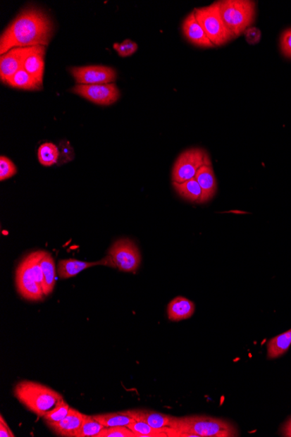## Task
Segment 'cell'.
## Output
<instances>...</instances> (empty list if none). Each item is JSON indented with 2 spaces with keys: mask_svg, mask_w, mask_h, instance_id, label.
I'll use <instances>...</instances> for the list:
<instances>
[{
  "mask_svg": "<svg viewBox=\"0 0 291 437\" xmlns=\"http://www.w3.org/2000/svg\"><path fill=\"white\" fill-rule=\"evenodd\" d=\"M135 420L142 421L154 429H174L175 417L147 410L126 411Z\"/></svg>",
  "mask_w": 291,
  "mask_h": 437,
  "instance_id": "14",
  "label": "cell"
},
{
  "mask_svg": "<svg viewBox=\"0 0 291 437\" xmlns=\"http://www.w3.org/2000/svg\"><path fill=\"white\" fill-rule=\"evenodd\" d=\"M212 165L204 149L194 148L185 150L175 161L172 170L173 182L182 183L193 179L202 166Z\"/></svg>",
  "mask_w": 291,
  "mask_h": 437,
  "instance_id": "7",
  "label": "cell"
},
{
  "mask_svg": "<svg viewBox=\"0 0 291 437\" xmlns=\"http://www.w3.org/2000/svg\"><path fill=\"white\" fill-rule=\"evenodd\" d=\"M97 437H137V436L126 426H116L105 428Z\"/></svg>",
  "mask_w": 291,
  "mask_h": 437,
  "instance_id": "28",
  "label": "cell"
},
{
  "mask_svg": "<svg viewBox=\"0 0 291 437\" xmlns=\"http://www.w3.org/2000/svg\"><path fill=\"white\" fill-rule=\"evenodd\" d=\"M33 47H16L0 57V79L6 83L11 77L23 68L25 59L31 54Z\"/></svg>",
  "mask_w": 291,
  "mask_h": 437,
  "instance_id": "11",
  "label": "cell"
},
{
  "mask_svg": "<svg viewBox=\"0 0 291 437\" xmlns=\"http://www.w3.org/2000/svg\"><path fill=\"white\" fill-rule=\"evenodd\" d=\"M16 288L18 295L29 301L43 300L42 286L37 281L35 273L32 269L29 255L18 264L16 276Z\"/></svg>",
  "mask_w": 291,
  "mask_h": 437,
  "instance_id": "8",
  "label": "cell"
},
{
  "mask_svg": "<svg viewBox=\"0 0 291 437\" xmlns=\"http://www.w3.org/2000/svg\"><path fill=\"white\" fill-rule=\"evenodd\" d=\"M95 266H102L101 260L98 262H85L78 259H63L58 264V274L61 278L66 280L77 276L81 271Z\"/></svg>",
  "mask_w": 291,
  "mask_h": 437,
  "instance_id": "18",
  "label": "cell"
},
{
  "mask_svg": "<svg viewBox=\"0 0 291 437\" xmlns=\"http://www.w3.org/2000/svg\"><path fill=\"white\" fill-rule=\"evenodd\" d=\"M13 394L18 402L38 417H44L63 398L49 386L27 380L17 383Z\"/></svg>",
  "mask_w": 291,
  "mask_h": 437,
  "instance_id": "3",
  "label": "cell"
},
{
  "mask_svg": "<svg viewBox=\"0 0 291 437\" xmlns=\"http://www.w3.org/2000/svg\"><path fill=\"white\" fill-rule=\"evenodd\" d=\"M195 17L204 28L206 35L211 40L213 45L220 47L234 39L224 24L221 14L219 2L211 4V6L201 7L194 10Z\"/></svg>",
  "mask_w": 291,
  "mask_h": 437,
  "instance_id": "6",
  "label": "cell"
},
{
  "mask_svg": "<svg viewBox=\"0 0 291 437\" xmlns=\"http://www.w3.org/2000/svg\"><path fill=\"white\" fill-rule=\"evenodd\" d=\"M175 192L183 199L191 203L201 204L202 190L197 179L193 178L182 183L173 182Z\"/></svg>",
  "mask_w": 291,
  "mask_h": 437,
  "instance_id": "21",
  "label": "cell"
},
{
  "mask_svg": "<svg viewBox=\"0 0 291 437\" xmlns=\"http://www.w3.org/2000/svg\"><path fill=\"white\" fill-rule=\"evenodd\" d=\"M73 94L87 99L95 104L109 106L120 98V90L116 84H99V85H76L71 90Z\"/></svg>",
  "mask_w": 291,
  "mask_h": 437,
  "instance_id": "9",
  "label": "cell"
},
{
  "mask_svg": "<svg viewBox=\"0 0 291 437\" xmlns=\"http://www.w3.org/2000/svg\"><path fill=\"white\" fill-rule=\"evenodd\" d=\"M53 35V21L44 11L35 7L25 9L0 36V54L16 47H47Z\"/></svg>",
  "mask_w": 291,
  "mask_h": 437,
  "instance_id": "1",
  "label": "cell"
},
{
  "mask_svg": "<svg viewBox=\"0 0 291 437\" xmlns=\"http://www.w3.org/2000/svg\"><path fill=\"white\" fill-rule=\"evenodd\" d=\"M137 437H169L171 429H154L147 422L135 420L128 426Z\"/></svg>",
  "mask_w": 291,
  "mask_h": 437,
  "instance_id": "24",
  "label": "cell"
},
{
  "mask_svg": "<svg viewBox=\"0 0 291 437\" xmlns=\"http://www.w3.org/2000/svg\"><path fill=\"white\" fill-rule=\"evenodd\" d=\"M71 409L72 407H70L68 404L65 402L64 398H62L58 400V402L54 409H51L44 416V420L46 421L47 424L61 421L68 417Z\"/></svg>",
  "mask_w": 291,
  "mask_h": 437,
  "instance_id": "26",
  "label": "cell"
},
{
  "mask_svg": "<svg viewBox=\"0 0 291 437\" xmlns=\"http://www.w3.org/2000/svg\"><path fill=\"white\" fill-rule=\"evenodd\" d=\"M105 428V426L94 419V416H87L75 437H97Z\"/></svg>",
  "mask_w": 291,
  "mask_h": 437,
  "instance_id": "27",
  "label": "cell"
},
{
  "mask_svg": "<svg viewBox=\"0 0 291 437\" xmlns=\"http://www.w3.org/2000/svg\"><path fill=\"white\" fill-rule=\"evenodd\" d=\"M280 49L283 56L291 59V28L286 29L280 37Z\"/></svg>",
  "mask_w": 291,
  "mask_h": 437,
  "instance_id": "31",
  "label": "cell"
},
{
  "mask_svg": "<svg viewBox=\"0 0 291 437\" xmlns=\"http://www.w3.org/2000/svg\"><path fill=\"white\" fill-rule=\"evenodd\" d=\"M42 268L43 271L44 281L42 289L45 296H49L54 292L55 284H56V267L53 256L47 252L42 260Z\"/></svg>",
  "mask_w": 291,
  "mask_h": 437,
  "instance_id": "20",
  "label": "cell"
},
{
  "mask_svg": "<svg viewBox=\"0 0 291 437\" xmlns=\"http://www.w3.org/2000/svg\"><path fill=\"white\" fill-rule=\"evenodd\" d=\"M291 346V328L272 338L267 343V357L270 359L281 357Z\"/></svg>",
  "mask_w": 291,
  "mask_h": 437,
  "instance_id": "19",
  "label": "cell"
},
{
  "mask_svg": "<svg viewBox=\"0 0 291 437\" xmlns=\"http://www.w3.org/2000/svg\"><path fill=\"white\" fill-rule=\"evenodd\" d=\"M87 417V414L80 413L72 407L68 417L63 420L47 424L58 436L75 437L76 433L79 431Z\"/></svg>",
  "mask_w": 291,
  "mask_h": 437,
  "instance_id": "12",
  "label": "cell"
},
{
  "mask_svg": "<svg viewBox=\"0 0 291 437\" xmlns=\"http://www.w3.org/2000/svg\"><path fill=\"white\" fill-rule=\"evenodd\" d=\"M17 174L16 164L8 157L0 156V181L13 178Z\"/></svg>",
  "mask_w": 291,
  "mask_h": 437,
  "instance_id": "29",
  "label": "cell"
},
{
  "mask_svg": "<svg viewBox=\"0 0 291 437\" xmlns=\"http://www.w3.org/2000/svg\"><path fill=\"white\" fill-rule=\"evenodd\" d=\"M220 11L228 31L234 38L244 34L252 27L256 18V2L249 0H224L220 1Z\"/></svg>",
  "mask_w": 291,
  "mask_h": 437,
  "instance_id": "4",
  "label": "cell"
},
{
  "mask_svg": "<svg viewBox=\"0 0 291 437\" xmlns=\"http://www.w3.org/2000/svg\"><path fill=\"white\" fill-rule=\"evenodd\" d=\"M58 157H60V152H58V147L54 143L46 142L40 145L38 150V159L43 166H53L57 163Z\"/></svg>",
  "mask_w": 291,
  "mask_h": 437,
  "instance_id": "25",
  "label": "cell"
},
{
  "mask_svg": "<svg viewBox=\"0 0 291 437\" xmlns=\"http://www.w3.org/2000/svg\"><path fill=\"white\" fill-rule=\"evenodd\" d=\"M47 47L38 46L33 49L25 59L24 67L25 71L43 86L44 69H45V55Z\"/></svg>",
  "mask_w": 291,
  "mask_h": 437,
  "instance_id": "15",
  "label": "cell"
},
{
  "mask_svg": "<svg viewBox=\"0 0 291 437\" xmlns=\"http://www.w3.org/2000/svg\"><path fill=\"white\" fill-rule=\"evenodd\" d=\"M113 49L120 57H128L138 50V45L130 39H126L123 43H114Z\"/></svg>",
  "mask_w": 291,
  "mask_h": 437,
  "instance_id": "30",
  "label": "cell"
},
{
  "mask_svg": "<svg viewBox=\"0 0 291 437\" xmlns=\"http://www.w3.org/2000/svg\"><path fill=\"white\" fill-rule=\"evenodd\" d=\"M76 82L80 85H99L113 83L116 80V71L105 66H87L70 68Z\"/></svg>",
  "mask_w": 291,
  "mask_h": 437,
  "instance_id": "10",
  "label": "cell"
},
{
  "mask_svg": "<svg viewBox=\"0 0 291 437\" xmlns=\"http://www.w3.org/2000/svg\"><path fill=\"white\" fill-rule=\"evenodd\" d=\"M195 304L193 301L182 296L175 297L169 302L167 309L169 321L178 322L190 319L194 314Z\"/></svg>",
  "mask_w": 291,
  "mask_h": 437,
  "instance_id": "16",
  "label": "cell"
},
{
  "mask_svg": "<svg viewBox=\"0 0 291 437\" xmlns=\"http://www.w3.org/2000/svg\"><path fill=\"white\" fill-rule=\"evenodd\" d=\"M175 437H234L237 427L230 421L205 416L175 417Z\"/></svg>",
  "mask_w": 291,
  "mask_h": 437,
  "instance_id": "2",
  "label": "cell"
},
{
  "mask_svg": "<svg viewBox=\"0 0 291 437\" xmlns=\"http://www.w3.org/2000/svg\"><path fill=\"white\" fill-rule=\"evenodd\" d=\"M283 436L287 437H291V419L287 422L283 428Z\"/></svg>",
  "mask_w": 291,
  "mask_h": 437,
  "instance_id": "34",
  "label": "cell"
},
{
  "mask_svg": "<svg viewBox=\"0 0 291 437\" xmlns=\"http://www.w3.org/2000/svg\"><path fill=\"white\" fill-rule=\"evenodd\" d=\"M194 178L197 179L202 190L201 204L211 201L217 190L216 178L215 173H213L212 165L202 166Z\"/></svg>",
  "mask_w": 291,
  "mask_h": 437,
  "instance_id": "17",
  "label": "cell"
},
{
  "mask_svg": "<svg viewBox=\"0 0 291 437\" xmlns=\"http://www.w3.org/2000/svg\"><path fill=\"white\" fill-rule=\"evenodd\" d=\"M94 417L95 420L105 426L106 428L116 427V426H126L128 427L135 420L126 411L120 413L95 414Z\"/></svg>",
  "mask_w": 291,
  "mask_h": 437,
  "instance_id": "23",
  "label": "cell"
},
{
  "mask_svg": "<svg viewBox=\"0 0 291 437\" xmlns=\"http://www.w3.org/2000/svg\"><path fill=\"white\" fill-rule=\"evenodd\" d=\"M101 262L102 266L116 268L125 273H135L141 266L142 255L134 241L121 238L114 242Z\"/></svg>",
  "mask_w": 291,
  "mask_h": 437,
  "instance_id": "5",
  "label": "cell"
},
{
  "mask_svg": "<svg viewBox=\"0 0 291 437\" xmlns=\"http://www.w3.org/2000/svg\"><path fill=\"white\" fill-rule=\"evenodd\" d=\"M182 32L185 38L194 46L206 47V49L215 47L213 45L211 40L209 39L207 35H206L204 28L199 23L194 11L184 20Z\"/></svg>",
  "mask_w": 291,
  "mask_h": 437,
  "instance_id": "13",
  "label": "cell"
},
{
  "mask_svg": "<svg viewBox=\"0 0 291 437\" xmlns=\"http://www.w3.org/2000/svg\"><path fill=\"white\" fill-rule=\"evenodd\" d=\"M0 436L1 437H14L13 432L11 431V429L7 424V422L4 419L3 416L0 417Z\"/></svg>",
  "mask_w": 291,
  "mask_h": 437,
  "instance_id": "33",
  "label": "cell"
},
{
  "mask_svg": "<svg viewBox=\"0 0 291 437\" xmlns=\"http://www.w3.org/2000/svg\"><path fill=\"white\" fill-rule=\"evenodd\" d=\"M6 85L14 88H20L25 90H40L42 86L33 78L30 73L25 70L24 68L18 70L16 75L7 80Z\"/></svg>",
  "mask_w": 291,
  "mask_h": 437,
  "instance_id": "22",
  "label": "cell"
},
{
  "mask_svg": "<svg viewBox=\"0 0 291 437\" xmlns=\"http://www.w3.org/2000/svg\"><path fill=\"white\" fill-rule=\"evenodd\" d=\"M244 35L246 42L249 45H256V44L260 42L261 34L260 29L252 27L247 29L244 32Z\"/></svg>",
  "mask_w": 291,
  "mask_h": 437,
  "instance_id": "32",
  "label": "cell"
}]
</instances>
